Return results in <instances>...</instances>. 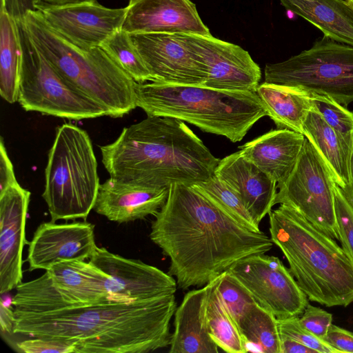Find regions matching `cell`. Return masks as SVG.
I'll use <instances>...</instances> for the list:
<instances>
[{"mask_svg": "<svg viewBox=\"0 0 353 353\" xmlns=\"http://www.w3.org/2000/svg\"><path fill=\"white\" fill-rule=\"evenodd\" d=\"M150 238L170 259L177 287H203L236 261L265 254L273 242L240 223L192 185L173 183L155 214Z\"/></svg>", "mask_w": 353, "mask_h": 353, "instance_id": "1", "label": "cell"}, {"mask_svg": "<svg viewBox=\"0 0 353 353\" xmlns=\"http://www.w3.org/2000/svg\"><path fill=\"white\" fill-rule=\"evenodd\" d=\"M175 294L46 312H15L14 333L72 341L77 353H147L170 345Z\"/></svg>", "mask_w": 353, "mask_h": 353, "instance_id": "2", "label": "cell"}, {"mask_svg": "<svg viewBox=\"0 0 353 353\" xmlns=\"http://www.w3.org/2000/svg\"><path fill=\"white\" fill-rule=\"evenodd\" d=\"M100 150L110 177L154 188L203 181L220 160L184 121L169 117L148 116Z\"/></svg>", "mask_w": 353, "mask_h": 353, "instance_id": "3", "label": "cell"}, {"mask_svg": "<svg viewBox=\"0 0 353 353\" xmlns=\"http://www.w3.org/2000/svg\"><path fill=\"white\" fill-rule=\"evenodd\" d=\"M269 223L272 241L310 301L327 307L353 302V261L334 239L285 204L269 213Z\"/></svg>", "mask_w": 353, "mask_h": 353, "instance_id": "4", "label": "cell"}, {"mask_svg": "<svg viewBox=\"0 0 353 353\" xmlns=\"http://www.w3.org/2000/svg\"><path fill=\"white\" fill-rule=\"evenodd\" d=\"M135 94L137 107L148 116L175 118L233 143L241 141L255 123L268 116L256 92L150 81L136 83Z\"/></svg>", "mask_w": 353, "mask_h": 353, "instance_id": "5", "label": "cell"}, {"mask_svg": "<svg viewBox=\"0 0 353 353\" xmlns=\"http://www.w3.org/2000/svg\"><path fill=\"white\" fill-rule=\"evenodd\" d=\"M23 21L30 38L59 74L78 92L101 106L107 116L121 117L137 108L136 81L101 46L79 48L52 30L40 12Z\"/></svg>", "mask_w": 353, "mask_h": 353, "instance_id": "6", "label": "cell"}, {"mask_svg": "<svg viewBox=\"0 0 353 353\" xmlns=\"http://www.w3.org/2000/svg\"><path fill=\"white\" fill-rule=\"evenodd\" d=\"M45 179L42 196L52 221L87 219L100 183L97 159L85 130L68 123L58 127Z\"/></svg>", "mask_w": 353, "mask_h": 353, "instance_id": "7", "label": "cell"}, {"mask_svg": "<svg viewBox=\"0 0 353 353\" xmlns=\"http://www.w3.org/2000/svg\"><path fill=\"white\" fill-rule=\"evenodd\" d=\"M265 82L327 95L347 106L353 102V46L323 36L289 59L266 64Z\"/></svg>", "mask_w": 353, "mask_h": 353, "instance_id": "8", "label": "cell"}, {"mask_svg": "<svg viewBox=\"0 0 353 353\" xmlns=\"http://www.w3.org/2000/svg\"><path fill=\"white\" fill-rule=\"evenodd\" d=\"M16 21L21 54L20 105L26 111L70 120L107 116L101 106L78 92L59 74L30 38L23 19Z\"/></svg>", "mask_w": 353, "mask_h": 353, "instance_id": "9", "label": "cell"}, {"mask_svg": "<svg viewBox=\"0 0 353 353\" xmlns=\"http://www.w3.org/2000/svg\"><path fill=\"white\" fill-rule=\"evenodd\" d=\"M334 181L327 166L306 139L291 174L277 185L274 203L287 205L330 237L339 240Z\"/></svg>", "mask_w": 353, "mask_h": 353, "instance_id": "10", "label": "cell"}, {"mask_svg": "<svg viewBox=\"0 0 353 353\" xmlns=\"http://www.w3.org/2000/svg\"><path fill=\"white\" fill-rule=\"evenodd\" d=\"M228 270L257 305L277 319L298 316L308 304L307 296L277 256L252 254L236 261Z\"/></svg>", "mask_w": 353, "mask_h": 353, "instance_id": "11", "label": "cell"}, {"mask_svg": "<svg viewBox=\"0 0 353 353\" xmlns=\"http://www.w3.org/2000/svg\"><path fill=\"white\" fill-rule=\"evenodd\" d=\"M145 65L157 82L203 85L208 68L181 34H130Z\"/></svg>", "mask_w": 353, "mask_h": 353, "instance_id": "12", "label": "cell"}, {"mask_svg": "<svg viewBox=\"0 0 353 353\" xmlns=\"http://www.w3.org/2000/svg\"><path fill=\"white\" fill-rule=\"evenodd\" d=\"M46 24L74 46L85 50L101 46L122 28L126 8H110L96 1L65 6L39 2Z\"/></svg>", "mask_w": 353, "mask_h": 353, "instance_id": "13", "label": "cell"}, {"mask_svg": "<svg viewBox=\"0 0 353 353\" xmlns=\"http://www.w3.org/2000/svg\"><path fill=\"white\" fill-rule=\"evenodd\" d=\"M181 35L207 66L208 77L203 86L228 91L256 92L261 71L248 51L212 35Z\"/></svg>", "mask_w": 353, "mask_h": 353, "instance_id": "14", "label": "cell"}, {"mask_svg": "<svg viewBox=\"0 0 353 353\" xmlns=\"http://www.w3.org/2000/svg\"><path fill=\"white\" fill-rule=\"evenodd\" d=\"M29 270H48L65 261L90 259L97 249L94 225L86 221L40 224L28 243Z\"/></svg>", "mask_w": 353, "mask_h": 353, "instance_id": "15", "label": "cell"}, {"mask_svg": "<svg viewBox=\"0 0 353 353\" xmlns=\"http://www.w3.org/2000/svg\"><path fill=\"white\" fill-rule=\"evenodd\" d=\"M89 262L111 277L120 301L146 300L175 294L176 279L140 260L97 248Z\"/></svg>", "mask_w": 353, "mask_h": 353, "instance_id": "16", "label": "cell"}, {"mask_svg": "<svg viewBox=\"0 0 353 353\" xmlns=\"http://www.w3.org/2000/svg\"><path fill=\"white\" fill-rule=\"evenodd\" d=\"M30 192L19 183L0 192V293L16 288L23 279L22 254Z\"/></svg>", "mask_w": 353, "mask_h": 353, "instance_id": "17", "label": "cell"}, {"mask_svg": "<svg viewBox=\"0 0 353 353\" xmlns=\"http://www.w3.org/2000/svg\"><path fill=\"white\" fill-rule=\"evenodd\" d=\"M122 30L129 34L212 35L190 0H130Z\"/></svg>", "mask_w": 353, "mask_h": 353, "instance_id": "18", "label": "cell"}, {"mask_svg": "<svg viewBox=\"0 0 353 353\" xmlns=\"http://www.w3.org/2000/svg\"><path fill=\"white\" fill-rule=\"evenodd\" d=\"M214 174L236 193L259 226L275 205L277 183L239 151L220 159Z\"/></svg>", "mask_w": 353, "mask_h": 353, "instance_id": "19", "label": "cell"}, {"mask_svg": "<svg viewBox=\"0 0 353 353\" xmlns=\"http://www.w3.org/2000/svg\"><path fill=\"white\" fill-rule=\"evenodd\" d=\"M168 194L169 187H149L110 177L100 184L93 210L111 221L132 222L155 216Z\"/></svg>", "mask_w": 353, "mask_h": 353, "instance_id": "20", "label": "cell"}, {"mask_svg": "<svg viewBox=\"0 0 353 353\" xmlns=\"http://www.w3.org/2000/svg\"><path fill=\"white\" fill-rule=\"evenodd\" d=\"M63 299L60 310L117 301L110 276L85 261H65L46 271Z\"/></svg>", "mask_w": 353, "mask_h": 353, "instance_id": "21", "label": "cell"}, {"mask_svg": "<svg viewBox=\"0 0 353 353\" xmlns=\"http://www.w3.org/2000/svg\"><path fill=\"white\" fill-rule=\"evenodd\" d=\"M305 141L303 134L277 128L239 146V152L279 185L293 170Z\"/></svg>", "mask_w": 353, "mask_h": 353, "instance_id": "22", "label": "cell"}, {"mask_svg": "<svg viewBox=\"0 0 353 353\" xmlns=\"http://www.w3.org/2000/svg\"><path fill=\"white\" fill-rule=\"evenodd\" d=\"M206 286L186 293L174 312L170 353H217L206 321Z\"/></svg>", "mask_w": 353, "mask_h": 353, "instance_id": "23", "label": "cell"}, {"mask_svg": "<svg viewBox=\"0 0 353 353\" xmlns=\"http://www.w3.org/2000/svg\"><path fill=\"white\" fill-rule=\"evenodd\" d=\"M288 11L316 28L324 37L353 46V9L347 0H279Z\"/></svg>", "mask_w": 353, "mask_h": 353, "instance_id": "24", "label": "cell"}, {"mask_svg": "<svg viewBox=\"0 0 353 353\" xmlns=\"http://www.w3.org/2000/svg\"><path fill=\"white\" fill-rule=\"evenodd\" d=\"M303 134L327 166L334 181L343 191L350 185L352 150L314 108L303 123Z\"/></svg>", "mask_w": 353, "mask_h": 353, "instance_id": "25", "label": "cell"}, {"mask_svg": "<svg viewBox=\"0 0 353 353\" xmlns=\"http://www.w3.org/2000/svg\"><path fill=\"white\" fill-rule=\"evenodd\" d=\"M256 94L277 128L303 134V123L313 108L312 93L303 88L263 82Z\"/></svg>", "mask_w": 353, "mask_h": 353, "instance_id": "26", "label": "cell"}, {"mask_svg": "<svg viewBox=\"0 0 353 353\" xmlns=\"http://www.w3.org/2000/svg\"><path fill=\"white\" fill-rule=\"evenodd\" d=\"M21 54L16 19L1 7L0 94L9 103L18 100Z\"/></svg>", "mask_w": 353, "mask_h": 353, "instance_id": "27", "label": "cell"}, {"mask_svg": "<svg viewBox=\"0 0 353 353\" xmlns=\"http://www.w3.org/2000/svg\"><path fill=\"white\" fill-rule=\"evenodd\" d=\"M206 321L209 334L219 348L228 353H245V342L217 288V277L205 285Z\"/></svg>", "mask_w": 353, "mask_h": 353, "instance_id": "28", "label": "cell"}, {"mask_svg": "<svg viewBox=\"0 0 353 353\" xmlns=\"http://www.w3.org/2000/svg\"><path fill=\"white\" fill-rule=\"evenodd\" d=\"M246 352L281 353L277 319L255 303L238 325Z\"/></svg>", "mask_w": 353, "mask_h": 353, "instance_id": "29", "label": "cell"}, {"mask_svg": "<svg viewBox=\"0 0 353 353\" xmlns=\"http://www.w3.org/2000/svg\"><path fill=\"white\" fill-rule=\"evenodd\" d=\"M101 46L137 83L154 81L130 34L122 28L109 37Z\"/></svg>", "mask_w": 353, "mask_h": 353, "instance_id": "30", "label": "cell"}, {"mask_svg": "<svg viewBox=\"0 0 353 353\" xmlns=\"http://www.w3.org/2000/svg\"><path fill=\"white\" fill-rule=\"evenodd\" d=\"M190 185L204 194L242 224L252 230H260L236 193L216 175L213 174L203 181Z\"/></svg>", "mask_w": 353, "mask_h": 353, "instance_id": "31", "label": "cell"}, {"mask_svg": "<svg viewBox=\"0 0 353 353\" xmlns=\"http://www.w3.org/2000/svg\"><path fill=\"white\" fill-rule=\"evenodd\" d=\"M312 99L325 122L353 149V112L327 95L312 93Z\"/></svg>", "mask_w": 353, "mask_h": 353, "instance_id": "32", "label": "cell"}, {"mask_svg": "<svg viewBox=\"0 0 353 353\" xmlns=\"http://www.w3.org/2000/svg\"><path fill=\"white\" fill-rule=\"evenodd\" d=\"M217 288L238 326L243 317L256 303L255 301L247 289L228 270L217 277Z\"/></svg>", "mask_w": 353, "mask_h": 353, "instance_id": "33", "label": "cell"}, {"mask_svg": "<svg viewBox=\"0 0 353 353\" xmlns=\"http://www.w3.org/2000/svg\"><path fill=\"white\" fill-rule=\"evenodd\" d=\"M335 217L342 248L353 261V206L343 190L334 187Z\"/></svg>", "mask_w": 353, "mask_h": 353, "instance_id": "34", "label": "cell"}, {"mask_svg": "<svg viewBox=\"0 0 353 353\" xmlns=\"http://www.w3.org/2000/svg\"><path fill=\"white\" fill-rule=\"evenodd\" d=\"M280 335L293 339L310 347L317 353H339V352L305 328L298 316L277 319Z\"/></svg>", "mask_w": 353, "mask_h": 353, "instance_id": "35", "label": "cell"}, {"mask_svg": "<svg viewBox=\"0 0 353 353\" xmlns=\"http://www.w3.org/2000/svg\"><path fill=\"white\" fill-rule=\"evenodd\" d=\"M23 353H77V344L69 340L48 337H33L16 344Z\"/></svg>", "mask_w": 353, "mask_h": 353, "instance_id": "36", "label": "cell"}, {"mask_svg": "<svg viewBox=\"0 0 353 353\" xmlns=\"http://www.w3.org/2000/svg\"><path fill=\"white\" fill-rule=\"evenodd\" d=\"M299 321L308 331L323 340L332 324V315L308 303Z\"/></svg>", "mask_w": 353, "mask_h": 353, "instance_id": "37", "label": "cell"}, {"mask_svg": "<svg viewBox=\"0 0 353 353\" xmlns=\"http://www.w3.org/2000/svg\"><path fill=\"white\" fill-rule=\"evenodd\" d=\"M339 353H353V332L332 324L323 339Z\"/></svg>", "mask_w": 353, "mask_h": 353, "instance_id": "38", "label": "cell"}, {"mask_svg": "<svg viewBox=\"0 0 353 353\" xmlns=\"http://www.w3.org/2000/svg\"><path fill=\"white\" fill-rule=\"evenodd\" d=\"M13 165L7 153L3 137L0 142V192L17 183Z\"/></svg>", "mask_w": 353, "mask_h": 353, "instance_id": "39", "label": "cell"}, {"mask_svg": "<svg viewBox=\"0 0 353 353\" xmlns=\"http://www.w3.org/2000/svg\"><path fill=\"white\" fill-rule=\"evenodd\" d=\"M38 0H1V7L15 19H23L29 11H37Z\"/></svg>", "mask_w": 353, "mask_h": 353, "instance_id": "40", "label": "cell"}, {"mask_svg": "<svg viewBox=\"0 0 353 353\" xmlns=\"http://www.w3.org/2000/svg\"><path fill=\"white\" fill-rule=\"evenodd\" d=\"M16 316L14 310L6 305L1 299L0 301V326L1 331L5 334H14V327Z\"/></svg>", "mask_w": 353, "mask_h": 353, "instance_id": "41", "label": "cell"}, {"mask_svg": "<svg viewBox=\"0 0 353 353\" xmlns=\"http://www.w3.org/2000/svg\"><path fill=\"white\" fill-rule=\"evenodd\" d=\"M281 336V353H317V352L288 336Z\"/></svg>", "mask_w": 353, "mask_h": 353, "instance_id": "42", "label": "cell"}, {"mask_svg": "<svg viewBox=\"0 0 353 353\" xmlns=\"http://www.w3.org/2000/svg\"><path fill=\"white\" fill-rule=\"evenodd\" d=\"M95 0H38L39 2L50 6H65L71 4L92 2Z\"/></svg>", "mask_w": 353, "mask_h": 353, "instance_id": "43", "label": "cell"}, {"mask_svg": "<svg viewBox=\"0 0 353 353\" xmlns=\"http://www.w3.org/2000/svg\"><path fill=\"white\" fill-rule=\"evenodd\" d=\"M350 181H351L350 187L345 191L343 192L346 197L353 206V150L350 159Z\"/></svg>", "mask_w": 353, "mask_h": 353, "instance_id": "44", "label": "cell"}, {"mask_svg": "<svg viewBox=\"0 0 353 353\" xmlns=\"http://www.w3.org/2000/svg\"><path fill=\"white\" fill-rule=\"evenodd\" d=\"M353 9V0H347Z\"/></svg>", "mask_w": 353, "mask_h": 353, "instance_id": "45", "label": "cell"}]
</instances>
